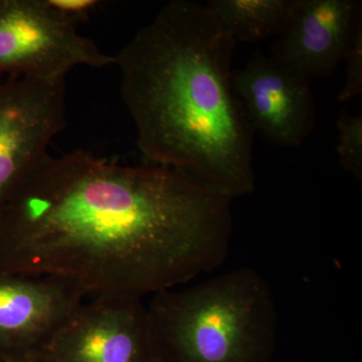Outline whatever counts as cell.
<instances>
[{"mask_svg": "<svg viewBox=\"0 0 362 362\" xmlns=\"http://www.w3.org/2000/svg\"><path fill=\"white\" fill-rule=\"evenodd\" d=\"M232 202L173 169L47 154L0 214V270L142 299L225 262Z\"/></svg>", "mask_w": 362, "mask_h": 362, "instance_id": "cell-1", "label": "cell"}, {"mask_svg": "<svg viewBox=\"0 0 362 362\" xmlns=\"http://www.w3.org/2000/svg\"><path fill=\"white\" fill-rule=\"evenodd\" d=\"M86 296L65 279L0 270V359L42 354Z\"/></svg>", "mask_w": 362, "mask_h": 362, "instance_id": "cell-8", "label": "cell"}, {"mask_svg": "<svg viewBox=\"0 0 362 362\" xmlns=\"http://www.w3.org/2000/svg\"><path fill=\"white\" fill-rule=\"evenodd\" d=\"M235 45L206 4L173 0L115 56L146 164L230 199L256 187L254 132L233 89Z\"/></svg>", "mask_w": 362, "mask_h": 362, "instance_id": "cell-2", "label": "cell"}, {"mask_svg": "<svg viewBox=\"0 0 362 362\" xmlns=\"http://www.w3.org/2000/svg\"><path fill=\"white\" fill-rule=\"evenodd\" d=\"M0 362H51L42 354H32V356L18 357V358L6 359Z\"/></svg>", "mask_w": 362, "mask_h": 362, "instance_id": "cell-14", "label": "cell"}, {"mask_svg": "<svg viewBox=\"0 0 362 362\" xmlns=\"http://www.w3.org/2000/svg\"><path fill=\"white\" fill-rule=\"evenodd\" d=\"M42 354L51 362H159L148 309L133 298L83 302Z\"/></svg>", "mask_w": 362, "mask_h": 362, "instance_id": "cell-6", "label": "cell"}, {"mask_svg": "<svg viewBox=\"0 0 362 362\" xmlns=\"http://www.w3.org/2000/svg\"><path fill=\"white\" fill-rule=\"evenodd\" d=\"M297 0H211L206 4L235 42L279 37Z\"/></svg>", "mask_w": 362, "mask_h": 362, "instance_id": "cell-10", "label": "cell"}, {"mask_svg": "<svg viewBox=\"0 0 362 362\" xmlns=\"http://www.w3.org/2000/svg\"><path fill=\"white\" fill-rule=\"evenodd\" d=\"M66 78L0 80V214L66 125Z\"/></svg>", "mask_w": 362, "mask_h": 362, "instance_id": "cell-5", "label": "cell"}, {"mask_svg": "<svg viewBox=\"0 0 362 362\" xmlns=\"http://www.w3.org/2000/svg\"><path fill=\"white\" fill-rule=\"evenodd\" d=\"M56 11L74 23H82L100 6L98 0H47Z\"/></svg>", "mask_w": 362, "mask_h": 362, "instance_id": "cell-13", "label": "cell"}, {"mask_svg": "<svg viewBox=\"0 0 362 362\" xmlns=\"http://www.w3.org/2000/svg\"><path fill=\"white\" fill-rule=\"evenodd\" d=\"M152 296L147 309L159 362H270L277 309L254 269Z\"/></svg>", "mask_w": 362, "mask_h": 362, "instance_id": "cell-3", "label": "cell"}, {"mask_svg": "<svg viewBox=\"0 0 362 362\" xmlns=\"http://www.w3.org/2000/svg\"><path fill=\"white\" fill-rule=\"evenodd\" d=\"M115 63L47 0H0V80H58Z\"/></svg>", "mask_w": 362, "mask_h": 362, "instance_id": "cell-4", "label": "cell"}, {"mask_svg": "<svg viewBox=\"0 0 362 362\" xmlns=\"http://www.w3.org/2000/svg\"><path fill=\"white\" fill-rule=\"evenodd\" d=\"M343 61L346 64V78L337 99L346 103L362 94V23L352 35Z\"/></svg>", "mask_w": 362, "mask_h": 362, "instance_id": "cell-12", "label": "cell"}, {"mask_svg": "<svg viewBox=\"0 0 362 362\" xmlns=\"http://www.w3.org/2000/svg\"><path fill=\"white\" fill-rule=\"evenodd\" d=\"M337 153L340 163L356 180L362 178V116L341 115L337 120Z\"/></svg>", "mask_w": 362, "mask_h": 362, "instance_id": "cell-11", "label": "cell"}, {"mask_svg": "<svg viewBox=\"0 0 362 362\" xmlns=\"http://www.w3.org/2000/svg\"><path fill=\"white\" fill-rule=\"evenodd\" d=\"M232 84L252 132L281 146H299L315 126L311 80L256 52Z\"/></svg>", "mask_w": 362, "mask_h": 362, "instance_id": "cell-7", "label": "cell"}, {"mask_svg": "<svg viewBox=\"0 0 362 362\" xmlns=\"http://www.w3.org/2000/svg\"><path fill=\"white\" fill-rule=\"evenodd\" d=\"M361 23L357 0H297L272 58L309 80L326 77L343 61Z\"/></svg>", "mask_w": 362, "mask_h": 362, "instance_id": "cell-9", "label": "cell"}]
</instances>
